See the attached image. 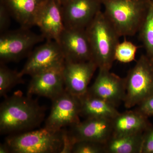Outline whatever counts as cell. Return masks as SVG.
I'll use <instances>...</instances> for the list:
<instances>
[{"label":"cell","instance_id":"19","mask_svg":"<svg viewBox=\"0 0 153 153\" xmlns=\"http://www.w3.org/2000/svg\"><path fill=\"white\" fill-rule=\"evenodd\" d=\"M144 133L112 135L105 143V153H141Z\"/></svg>","mask_w":153,"mask_h":153},{"label":"cell","instance_id":"3","mask_svg":"<svg viewBox=\"0 0 153 153\" xmlns=\"http://www.w3.org/2000/svg\"><path fill=\"white\" fill-rule=\"evenodd\" d=\"M150 0H101L105 17L120 37L138 33Z\"/></svg>","mask_w":153,"mask_h":153},{"label":"cell","instance_id":"11","mask_svg":"<svg viewBox=\"0 0 153 153\" xmlns=\"http://www.w3.org/2000/svg\"><path fill=\"white\" fill-rule=\"evenodd\" d=\"M64 65L49 68L31 76L27 94L31 96L44 97L52 100L63 93L65 90Z\"/></svg>","mask_w":153,"mask_h":153},{"label":"cell","instance_id":"18","mask_svg":"<svg viewBox=\"0 0 153 153\" xmlns=\"http://www.w3.org/2000/svg\"><path fill=\"white\" fill-rule=\"evenodd\" d=\"M79 98L80 115L85 119L105 118L112 120L120 113L114 105L88 91Z\"/></svg>","mask_w":153,"mask_h":153},{"label":"cell","instance_id":"26","mask_svg":"<svg viewBox=\"0 0 153 153\" xmlns=\"http://www.w3.org/2000/svg\"><path fill=\"white\" fill-rule=\"evenodd\" d=\"M138 111L146 117L153 116V94L138 105Z\"/></svg>","mask_w":153,"mask_h":153},{"label":"cell","instance_id":"20","mask_svg":"<svg viewBox=\"0 0 153 153\" xmlns=\"http://www.w3.org/2000/svg\"><path fill=\"white\" fill-rule=\"evenodd\" d=\"M146 55L153 61V0H150L147 12L138 33Z\"/></svg>","mask_w":153,"mask_h":153},{"label":"cell","instance_id":"5","mask_svg":"<svg viewBox=\"0 0 153 153\" xmlns=\"http://www.w3.org/2000/svg\"><path fill=\"white\" fill-rule=\"evenodd\" d=\"M126 108L138 105L153 94V61L146 55H141L125 78Z\"/></svg>","mask_w":153,"mask_h":153},{"label":"cell","instance_id":"17","mask_svg":"<svg viewBox=\"0 0 153 153\" xmlns=\"http://www.w3.org/2000/svg\"><path fill=\"white\" fill-rule=\"evenodd\" d=\"M148 118L137 109L120 113L112 120V135L144 133L152 126Z\"/></svg>","mask_w":153,"mask_h":153},{"label":"cell","instance_id":"14","mask_svg":"<svg viewBox=\"0 0 153 153\" xmlns=\"http://www.w3.org/2000/svg\"><path fill=\"white\" fill-rule=\"evenodd\" d=\"M35 26L46 41L58 42L65 29L62 5L58 0H46L36 18Z\"/></svg>","mask_w":153,"mask_h":153},{"label":"cell","instance_id":"28","mask_svg":"<svg viewBox=\"0 0 153 153\" xmlns=\"http://www.w3.org/2000/svg\"><path fill=\"white\" fill-rule=\"evenodd\" d=\"M58 1H59V2H60L62 5H63V4H64V3L66 2L67 0H58Z\"/></svg>","mask_w":153,"mask_h":153},{"label":"cell","instance_id":"7","mask_svg":"<svg viewBox=\"0 0 153 153\" xmlns=\"http://www.w3.org/2000/svg\"><path fill=\"white\" fill-rule=\"evenodd\" d=\"M51 111L44 127L54 131L70 127L80 122V103L79 98L66 89L52 100Z\"/></svg>","mask_w":153,"mask_h":153},{"label":"cell","instance_id":"13","mask_svg":"<svg viewBox=\"0 0 153 153\" xmlns=\"http://www.w3.org/2000/svg\"><path fill=\"white\" fill-rule=\"evenodd\" d=\"M97 68L93 60L65 61L63 69L65 89L78 97L84 95L87 92L89 82Z\"/></svg>","mask_w":153,"mask_h":153},{"label":"cell","instance_id":"12","mask_svg":"<svg viewBox=\"0 0 153 153\" xmlns=\"http://www.w3.org/2000/svg\"><path fill=\"white\" fill-rule=\"evenodd\" d=\"M88 92L117 107L124 100L125 79L110 70L99 69L95 81L88 88Z\"/></svg>","mask_w":153,"mask_h":153},{"label":"cell","instance_id":"27","mask_svg":"<svg viewBox=\"0 0 153 153\" xmlns=\"http://www.w3.org/2000/svg\"><path fill=\"white\" fill-rule=\"evenodd\" d=\"M10 153V149L6 143L1 144L0 145V153Z\"/></svg>","mask_w":153,"mask_h":153},{"label":"cell","instance_id":"9","mask_svg":"<svg viewBox=\"0 0 153 153\" xmlns=\"http://www.w3.org/2000/svg\"><path fill=\"white\" fill-rule=\"evenodd\" d=\"M58 43L65 61L81 62L92 60L90 43L85 29L65 28Z\"/></svg>","mask_w":153,"mask_h":153},{"label":"cell","instance_id":"21","mask_svg":"<svg viewBox=\"0 0 153 153\" xmlns=\"http://www.w3.org/2000/svg\"><path fill=\"white\" fill-rule=\"evenodd\" d=\"M1 63L0 66V96L6 97L7 93L15 85L23 83L19 72L12 70Z\"/></svg>","mask_w":153,"mask_h":153},{"label":"cell","instance_id":"1","mask_svg":"<svg viewBox=\"0 0 153 153\" xmlns=\"http://www.w3.org/2000/svg\"><path fill=\"white\" fill-rule=\"evenodd\" d=\"M45 115V108L32 96L15 92L1 104V134L10 135L33 130L41 125Z\"/></svg>","mask_w":153,"mask_h":153},{"label":"cell","instance_id":"15","mask_svg":"<svg viewBox=\"0 0 153 153\" xmlns=\"http://www.w3.org/2000/svg\"><path fill=\"white\" fill-rule=\"evenodd\" d=\"M71 128L69 132L75 142L88 140L105 144L112 136V119L105 118L85 119Z\"/></svg>","mask_w":153,"mask_h":153},{"label":"cell","instance_id":"8","mask_svg":"<svg viewBox=\"0 0 153 153\" xmlns=\"http://www.w3.org/2000/svg\"><path fill=\"white\" fill-rule=\"evenodd\" d=\"M65 62L64 55L58 42L47 41L31 52L19 74L22 77L25 75L31 76L49 68L62 66Z\"/></svg>","mask_w":153,"mask_h":153},{"label":"cell","instance_id":"2","mask_svg":"<svg viewBox=\"0 0 153 153\" xmlns=\"http://www.w3.org/2000/svg\"><path fill=\"white\" fill-rule=\"evenodd\" d=\"M85 30L90 43L92 60L99 69L110 70L120 36L102 11Z\"/></svg>","mask_w":153,"mask_h":153},{"label":"cell","instance_id":"10","mask_svg":"<svg viewBox=\"0 0 153 153\" xmlns=\"http://www.w3.org/2000/svg\"><path fill=\"white\" fill-rule=\"evenodd\" d=\"M102 6L101 0H67L62 5L65 28L85 29Z\"/></svg>","mask_w":153,"mask_h":153},{"label":"cell","instance_id":"6","mask_svg":"<svg viewBox=\"0 0 153 153\" xmlns=\"http://www.w3.org/2000/svg\"><path fill=\"white\" fill-rule=\"evenodd\" d=\"M30 29L21 27L1 34V63L18 61L30 55L33 47L45 40L41 34L38 35Z\"/></svg>","mask_w":153,"mask_h":153},{"label":"cell","instance_id":"23","mask_svg":"<svg viewBox=\"0 0 153 153\" xmlns=\"http://www.w3.org/2000/svg\"><path fill=\"white\" fill-rule=\"evenodd\" d=\"M105 144L88 140L75 142L72 153H105Z\"/></svg>","mask_w":153,"mask_h":153},{"label":"cell","instance_id":"16","mask_svg":"<svg viewBox=\"0 0 153 153\" xmlns=\"http://www.w3.org/2000/svg\"><path fill=\"white\" fill-rule=\"evenodd\" d=\"M46 0H2L13 17L22 27L35 26L38 13Z\"/></svg>","mask_w":153,"mask_h":153},{"label":"cell","instance_id":"22","mask_svg":"<svg viewBox=\"0 0 153 153\" xmlns=\"http://www.w3.org/2000/svg\"><path fill=\"white\" fill-rule=\"evenodd\" d=\"M138 47L131 41L124 40L119 42L115 49V60L121 63L132 62L135 59Z\"/></svg>","mask_w":153,"mask_h":153},{"label":"cell","instance_id":"24","mask_svg":"<svg viewBox=\"0 0 153 153\" xmlns=\"http://www.w3.org/2000/svg\"><path fill=\"white\" fill-rule=\"evenodd\" d=\"M10 13L2 2L0 5V32L1 34L5 32L10 23Z\"/></svg>","mask_w":153,"mask_h":153},{"label":"cell","instance_id":"4","mask_svg":"<svg viewBox=\"0 0 153 153\" xmlns=\"http://www.w3.org/2000/svg\"><path fill=\"white\" fill-rule=\"evenodd\" d=\"M64 129L54 131L44 127L10 135L4 143L13 153H61Z\"/></svg>","mask_w":153,"mask_h":153},{"label":"cell","instance_id":"25","mask_svg":"<svg viewBox=\"0 0 153 153\" xmlns=\"http://www.w3.org/2000/svg\"><path fill=\"white\" fill-rule=\"evenodd\" d=\"M141 153H153V127L152 126L144 132Z\"/></svg>","mask_w":153,"mask_h":153}]
</instances>
